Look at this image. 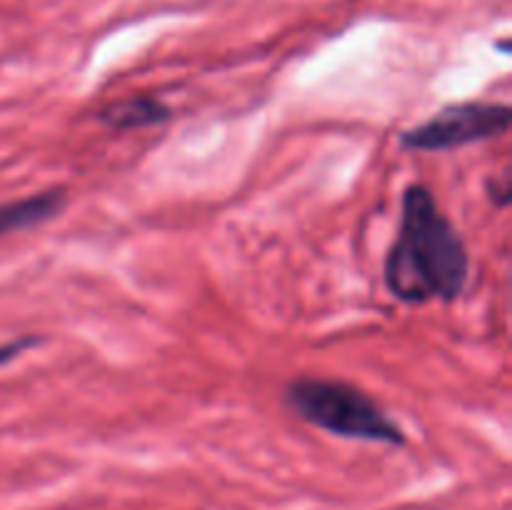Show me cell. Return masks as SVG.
Returning <instances> with one entry per match:
<instances>
[{
	"mask_svg": "<svg viewBox=\"0 0 512 510\" xmlns=\"http://www.w3.org/2000/svg\"><path fill=\"white\" fill-rule=\"evenodd\" d=\"M512 110L508 103L465 100L445 105L428 120L400 135V145L415 153H448L463 145L498 138L508 133Z\"/></svg>",
	"mask_w": 512,
	"mask_h": 510,
	"instance_id": "3957f363",
	"label": "cell"
},
{
	"mask_svg": "<svg viewBox=\"0 0 512 510\" xmlns=\"http://www.w3.org/2000/svg\"><path fill=\"white\" fill-rule=\"evenodd\" d=\"M173 118V108L153 95H130V98L113 100L98 113V120L113 130H140L150 125L168 123Z\"/></svg>",
	"mask_w": 512,
	"mask_h": 510,
	"instance_id": "5b68a950",
	"label": "cell"
},
{
	"mask_svg": "<svg viewBox=\"0 0 512 510\" xmlns=\"http://www.w3.org/2000/svg\"><path fill=\"white\" fill-rule=\"evenodd\" d=\"M65 205H68V193L63 188H48L25 195V198L0 203V238L38 228V225L58 218Z\"/></svg>",
	"mask_w": 512,
	"mask_h": 510,
	"instance_id": "277c9868",
	"label": "cell"
},
{
	"mask_svg": "<svg viewBox=\"0 0 512 510\" xmlns=\"http://www.w3.org/2000/svg\"><path fill=\"white\" fill-rule=\"evenodd\" d=\"M470 255L463 238L425 185H408L400 228L385 258V285L398 300L423 305L458 298L468 285Z\"/></svg>",
	"mask_w": 512,
	"mask_h": 510,
	"instance_id": "6da1fadb",
	"label": "cell"
},
{
	"mask_svg": "<svg viewBox=\"0 0 512 510\" xmlns=\"http://www.w3.org/2000/svg\"><path fill=\"white\" fill-rule=\"evenodd\" d=\"M38 345V338H33V335H25V338H18V340H10V343H3L0 345V368H3L5 363H10L13 358H18L23 350L28 348H35Z\"/></svg>",
	"mask_w": 512,
	"mask_h": 510,
	"instance_id": "8992f818",
	"label": "cell"
},
{
	"mask_svg": "<svg viewBox=\"0 0 512 510\" xmlns=\"http://www.w3.org/2000/svg\"><path fill=\"white\" fill-rule=\"evenodd\" d=\"M285 405L298 418L338 438L405 445L408 435L365 390L335 378L300 375L285 385Z\"/></svg>",
	"mask_w": 512,
	"mask_h": 510,
	"instance_id": "7a4b0ae2",
	"label": "cell"
}]
</instances>
